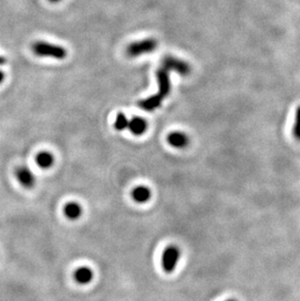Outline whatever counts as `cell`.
Masks as SVG:
<instances>
[{
    "mask_svg": "<svg viewBox=\"0 0 300 301\" xmlns=\"http://www.w3.org/2000/svg\"><path fill=\"white\" fill-rule=\"evenodd\" d=\"M32 51L38 57H48L57 60H63L67 55L64 47L44 41L35 42L32 45Z\"/></svg>",
    "mask_w": 300,
    "mask_h": 301,
    "instance_id": "6da1fadb",
    "label": "cell"
},
{
    "mask_svg": "<svg viewBox=\"0 0 300 301\" xmlns=\"http://www.w3.org/2000/svg\"><path fill=\"white\" fill-rule=\"evenodd\" d=\"M158 46L157 41L154 38H148L138 42L131 43L127 48V54L129 57H139L145 54L153 52Z\"/></svg>",
    "mask_w": 300,
    "mask_h": 301,
    "instance_id": "7a4b0ae2",
    "label": "cell"
},
{
    "mask_svg": "<svg viewBox=\"0 0 300 301\" xmlns=\"http://www.w3.org/2000/svg\"><path fill=\"white\" fill-rule=\"evenodd\" d=\"M180 258V252L175 246H169L162 255V267L166 273H172Z\"/></svg>",
    "mask_w": 300,
    "mask_h": 301,
    "instance_id": "3957f363",
    "label": "cell"
},
{
    "mask_svg": "<svg viewBox=\"0 0 300 301\" xmlns=\"http://www.w3.org/2000/svg\"><path fill=\"white\" fill-rule=\"evenodd\" d=\"M162 64V67H164L168 71L172 70L182 76L188 75L191 71V67L188 63L174 57H166L163 60Z\"/></svg>",
    "mask_w": 300,
    "mask_h": 301,
    "instance_id": "277c9868",
    "label": "cell"
},
{
    "mask_svg": "<svg viewBox=\"0 0 300 301\" xmlns=\"http://www.w3.org/2000/svg\"><path fill=\"white\" fill-rule=\"evenodd\" d=\"M156 76H157L158 87H159L158 95L164 99L171 92V81H170L169 71L165 69L164 67H161L157 70Z\"/></svg>",
    "mask_w": 300,
    "mask_h": 301,
    "instance_id": "5b68a950",
    "label": "cell"
},
{
    "mask_svg": "<svg viewBox=\"0 0 300 301\" xmlns=\"http://www.w3.org/2000/svg\"><path fill=\"white\" fill-rule=\"evenodd\" d=\"M18 181L24 188H31L35 183V176L33 172L26 166H20L15 172Z\"/></svg>",
    "mask_w": 300,
    "mask_h": 301,
    "instance_id": "8992f818",
    "label": "cell"
},
{
    "mask_svg": "<svg viewBox=\"0 0 300 301\" xmlns=\"http://www.w3.org/2000/svg\"><path fill=\"white\" fill-rule=\"evenodd\" d=\"M167 141L169 145L174 149H184L189 144L188 137L182 132H172L171 133Z\"/></svg>",
    "mask_w": 300,
    "mask_h": 301,
    "instance_id": "52a82bcc",
    "label": "cell"
},
{
    "mask_svg": "<svg viewBox=\"0 0 300 301\" xmlns=\"http://www.w3.org/2000/svg\"><path fill=\"white\" fill-rule=\"evenodd\" d=\"M128 128L135 136H142L146 133L148 129V123L144 118L135 117L129 121Z\"/></svg>",
    "mask_w": 300,
    "mask_h": 301,
    "instance_id": "ba28073f",
    "label": "cell"
},
{
    "mask_svg": "<svg viewBox=\"0 0 300 301\" xmlns=\"http://www.w3.org/2000/svg\"><path fill=\"white\" fill-rule=\"evenodd\" d=\"M162 101H163V98H161L158 94H156V95H153V96H151L146 100L141 101L139 106L142 109H144L146 111H153L161 106Z\"/></svg>",
    "mask_w": 300,
    "mask_h": 301,
    "instance_id": "9c48e42d",
    "label": "cell"
},
{
    "mask_svg": "<svg viewBox=\"0 0 300 301\" xmlns=\"http://www.w3.org/2000/svg\"><path fill=\"white\" fill-rule=\"evenodd\" d=\"M93 271L89 267H80L74 273V279L77 283L81 285L89 284L93 280Z\"/></svg>",
    "mask_w": 300,
    "mask_h": 301,
    "instance_id": "30bf717a",
    "label": "cell"
},
{
    "mask_svg": "<svg viewBox=\"0 0 300 301\" xmlns=\"http://www.w3.org/2000/svg\"><path fill=\"white\" fill-rule=\"evenodd\" d=\"M132 197L137 203H147L151 197V191L146 186H138L132 191Z\"/></svg>",
    "mask_w": 300,
    "mask_h": 301,
    "instance_id": "8fae6325",
    "label": "cell"
},
{
    "mask_svg": "<svg viewBox=\"0 0 300 301\" xmlns=\"http://www.w3.org/2000/svg\"><path fill=\"white\" fill-rule=\"evenodd\" d=\"M64 215L68 219L75 220L78 219L81 216L82 214V208L79 204L75 202H70L65 205L64 207Z\"/></svg>",
    "mask_w": 300,
    "mask_h": 301,
    "instance_id": "7c38bea8",
    "label": "cell"
},
{
    "mask_svg": "<svg viewBox=\"0 0 300 301\" xmlns=\"http://www.w3.org/2000/svg\"><path fill=\"white\" fill-rule=\"evenodd\" d=\"M35 161L41 169H49L54 164V157L50 152L42 151L37 154Z\"/></svg>",
    "mask_w": 300,
    "mask_h": 301,
    "instance_id": "4fadbf2b",
    "label": "cell"
},
{
    "mask_svg": "<svg viewBox=\"0 0 300 301\" xmlns=\"http://www.w3.org/2000/svg\"><path fill=\"white\" fill-rule=\"evenodd\" d=\"M128 125H129V120L126 117V115L122 112L118 113L117 116H116L115 122H114L115 129L118 130V131H123V130L128 128Z\"/></svg>",
    "mask_w": 300,
    "mask_h": 301,
    "instance_id": "5bb4252c",
    "label": "cell"
},
{
    "mask_svg": "<svg viewBox=\"0 0 300 301\" xmlns=\"http://www.w3.org/2000/svg\"><path fill=\"white\" fill-rule=\"evenodd\" d=\"M293 132L295 138L300 142V106L297 108L296 111V118H295V125Z\"/></svg>",
    "mask_w": 300,
    "mask_h": 301,
    "instance_id": "9a60e30c",
    "label": "cell"
},
{
    "mask_svg": "<svg viewBox=\"0 0 300 301\" xmlns=\"http://www.w3.org/2000/svg\"><path fill=\"white\" fill-rule=\"evenodd\" d=\"M4 78H5V74H4V72L2 70H0V84L3 82Z\"/></svg>",
    "mask_w": 300,
    "mask_h": 301,
    "instance_id": "2e32d148",
    "label": "cell"
},
{
    "mask_svg": "<svg viewBox=\"0 0 300 301\" xmlns=\"http://www.w3.org/2000/svg\"><path fill=\"white\" fill-rule=\"evenodd\" d=\"M5 62H6V60H5L3 57H0V64H5Z\"/></svg>",
    "mask_w": 300,
    "mask_h": 301,
    "instance_id": "e0dca14e",
    "label": "cell"
},
{
    "mask_svg": "<svg viewBox=\"0 0 300 301\" xmlns=\"http://www.w3.org/2000/svg\"><path fill=\"white\" fill-rule=\"evenodd\" d=\"M49 1H51V2H53V3H56V2H59V1H61V0H49Z\"/></svg>",
    "mask_w": 300,
    "mask_h": 301,
    "instance_id": "ac0fdd59",
    "label": "cell"
},
{
    "mask_svg": "<svg viewBox=\"0 0 300 301\" xmlns=\"http://www.w3.org/2000/svg\"><path fill=\"white\" fill-rule=\"evenodd\" d=\"M235 301V300H228V301Z\"/></svg>",
    "mask_w": 300,
    "mask_h": 301,
    "instance_id": "d6986e66",
    "label": "cell"
}]
</instances>
